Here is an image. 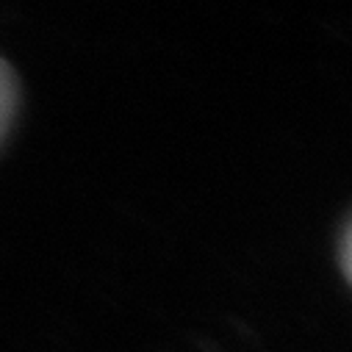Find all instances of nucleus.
<instances>
[{
  "label": "nucleus",
  "mask_w": 352,
  "mask_h": 352,
  "mask_svg": "<svg viewBox=\"0 0 352 352\" xmlns=\"http://www.w3.org/2000/svg\"><path fill=\"white\" fill-rule=\"evenodd\" d=\"M14 111H17V78L12 67L0 58V142L12 128Z\"/></svg>",
  "instance_id": "1"
}]
</instances>
